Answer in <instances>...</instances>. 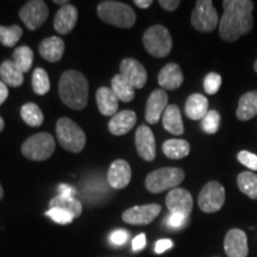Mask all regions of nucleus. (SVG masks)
Returning <instances> with one entry per match:
<instances>
[{"label":"nucleus","mask_w":257,"mask_h":257,"mask_svg":"<svg viewBox=\"0 0 257 257\" xmlns=\"http://www.w3.org/2000/svg\"><path fill=\"white\" fill-rule=\"evenodd\" d=\"M98 16L105 23L128 29L136 23V14L131 6L120 2H101L98 5Z\"/></svg>","instance_id":"7ed1b4c3"},{"label":"nucleus","mask_w":257,"mask_h":257,"mask_svg":"<svg viewBox=\"0 0 257 257\" xmlns=\"http://www.w3.org/2000/svg\"><path fill=\"white\" fill-rule=\"evenodd\" d=\"M135 143H136L137 153L141 159L148 161V162H152L155 160L156 143L152 128H149L147 125H141L136 131Z\"/></svg>","instance_id":"ddd939ff"},{"label":"nucleus","mask_w":257,"mask_h":257,"mask_svg":"<svg viewBox=\"0 0 257 257\" xmlns=\"http://www.w3.org/2000/svg\"><path fill=\"white\" fill-rule=\"evenodd\" d=\"M253 69H255V72L257 73V60H256V62H255V64H253Z\"/></svg>","instance_id":"3c124183"},{"label":"nucleus","mask_w":257,"mask_h":257,"mask_svg":"<svg viewBox=\"0 0 257 257\" xmlns=\"http://www.w3.org/2000/svg\"><path fill=\"white\" fill-rule=\"evenodd\" d=\"M54 3H55V4H62V5H64V6L69 4V3L66 2V0H64V2H59V0H55V2H54Z\"/></svg>","instance_id":"09e8293b"},{"label":"nucleus","mask_w":257,"mask_h":257,"mask_svg":"<svg viewBox=\"0 0 257 257\" xmlns=\"http://www.w3.org/2000/svg\"><path fill=\"white\" fill-rule=\"evenodd\" d=\"M3 197H4V189H3L2 185H0V200H2Z\"/></svg>","instance_id":"8fccbe9b"},{"label":"nucleus","mask_w":257,"mask_h":257,"mask_svg":"<svg viewBox=\"0 0 257 257\" xmlns=\"http://www.w3.org/2000/svg\"><path fill=\"white\" fill-rule=\"evenodd\" d=\"M162 123L166 130L170 134L176 135V136H180V135L184 134L185 128L181 119L180 108L174 104L167 106V108L162 115Z\"/></svg>","instance_id":"b1692460"},{"label":"nucleus","mask_w":257,"mask_h":257,"mask_svg":"<svg viewBox=\"0 0 257 257\" xmlns=\"http://www.w3.org/2000/svg\"><path fill=\"white\" fill-rule=\"evenodd\" d=\"M185 111L189 119H204V117L208 112V100L206 96L200 94V93H194V94L189 95L187 101H186Z\"/></svg>","instance_id":"4be33fe9"},{"label":"nucleus","mask_w":257,"mask_h":257,"mask_svg":"<svg viewBox=\"0 0 257 257\" xmlns=\"http://www.w3.org/2000/svg\"><path fill=\"white\" fill-rule=\"evenodd\" d=\"M46 216L51 218L54 221L59 224H70L74 219L72 214L68 213L67 211L62 210V208H49V211H47Z\"/></svg>","instance_id":"e433bc0d"},{"label":"nucleus","mask_w":257,"mask_h":257,"mask_svg":"<svg viewBox=\"0 0 257 257\" xmlns=\"http://www.w3.org/2000/svg\"><path fill=\"white\" fill-rule=\"evenodd\" d=\"M147 244V238L146 234L144 233H140L138 236H136L133 240V250L134 251H140V250L144 249Z\"/></svg>","instance_id":"a19ab883"},{"label":"nucleus","mask_w":257,"mask_h":257,"mask_svg":"<svg viewBox=\"0 0 257 257\" xmlns=\"http://www.w3.org/2000/svg\"><path fill=\"white\" fill-rule=\"evenodd\" d=\"M225 202V189L217 181H210L204 186L198 198L199 208L205 213H214L223 207Z\"/></svg>","instance_id":"1a4fd4ad"},{"label":"nucleus","mask_w":257,"mask_h":257,"mask_svg":"<svg viewBox=\"0 0 257 257\" xmlns=\"http://www.w3.org/2000/svg\"><path fill=\"white\" fill-rule=\"evenodd\" d=\"M8 96H9L8 86H6L3 81H0V105H2L3 102L8 99Z\"/></svg>","instance_id":"a18cd8bd"},{"label":"nucleus","mask_w":257,"mask_h":257,"mask_svg":"<svg viewBox=\"0 0 257 257\" xmlns=\"http://www.w3.org/2000/svg\"><path fill=\"white\" fill-rule=\"evenodd\" d=\"M162 149L168 159L181 160L191 152V146L184 140H168L163 143Z\"/></svg>","instance_id":"bb28decb"},{"label":"nucleus","mask_w":257,"mask_h":257,"mask_svg":"<svg viewBox=\"0 0 257 257\" xmlns=\"http://www.w3.org/2000/svg\"><path fill=\"white\" fill-rule=\"evenodd\" d=\"M131 181V167L125 160H115L107 173V182L112 188L123 189Z\"/></svg>","instance_id":"f3484780"},{"label":"nucleus","mask_w":257,"mask_h":257,"mask_svg":"<svg viewBox=\"0 0 257 257\" xmlns=\"http://www.w3.org/2000/svg\"><path fill=\"white\" fill-rule=\"evenodd\" d=\"M224 249L227 257H246L249 253L248 237L243 230L231 229L224 239Z\"/></svg>","instance_id":"4468645a"},{"label":"nucleus","mask_w":257,"mask_h":257,"mask_svg":"<svg viewBox=\"0 0 257 257\" xmlns=\"http://www.w3.org/2000/svg\"><path fill=\"white\" fill-rule=\"evenodd\" d=\"M159 4L161 8L165 9L166 11H175L179 8L180 2L179 0H160Z\"/></svg>","instance_id":"37998d69"},{"label":"nucleus","mask_w":257,"mask_h":257,"mask_svg":"<svg viewBox=\"0 0 257 257\" xmlns=\"http://www.w3.org/2000/svg\"><path fill=\"white\" fill-rule=\"evenodd\" d=\"M14 62L22 73H28L34 62V51L27 46L16 48L14 51Z\"/></svg>","instance_id":"2f4dec72"},{"label":"nucleus","mask_w":257,"mask_h":257,"mask_svg":"<svg viewBox=\"0 0 257 257\" xmlns=\"http://www.w3.org/2000/svg\"><path fill=\"white\" fill-rule=\"evenodd\" d=\"M219 35L225 42H234L251 31L253 3L250 0H224Z\"/></svg>","instance_id":"f257e3e1"},{"label":"nucleus","mask_w":257,"mask_h":257,"mask_svg":"<svg viewBox=\"0 0 257 257\" xmlns=\"http://www.w3.org/2000/svg\"><path fill=\"white\" fill-rule=\"evenodd\" d=\"M64 53V42L57 36L48 37L41 43L40 54L49 62H57Z\"/></svg>","instance_id":"5701e85b"},{"label":"nucleus","mask_w":257,"mask_h":257,"mask_svg":"<svg viewBox=\"0 0 257 257\" xmlns=\"http://www.w3.org/2000/svg\"><path fill=\"white\" fill-rule=\"evenodd\" d=\"M55 152V140L48 133L34 135L22 146V153L31 161L48 160Z\"/></svg>","instance_id":"0eeeda50"},{"label":"nucleus","mask_w":257,"mask_h":257,"mask_svg":"<svg viewBox=\"0 0 257 257\" xmlns=\"http://www.w3.org/2000/svg\"><path fill=\"white\" fill-rule=\"evenodd\" d=\"M237 159L242 165L248 167L249 169L257 170V155H255V154L243 150L237 155Z\"/></svg>","instance_id":"58836bf2"},{"label":"nucleus","mask_w":257,"mask_h":257,"mask_svg":"<svg viewBox=\"0 0 257 257\" xmlns=\"http://www.w3.org/2000/svg\"><path fill=\"white\" fill-rule=\"evenodd\" d=\"M143 44L150 55L162 59L172 50L173 41L168 29L163 25H154L144 32Z\"/></svg>","instance_id":"423d86ee"},{"label":"nucleus","mask_w":257,"mask_h":257,"mask_svg":"<svg viewBox=\"0 0 257 257\" xmlns=\"http://www.w3.org/2000/svg\"><path fill=\"white\" fill-rule=\"evenodd\" d=\"M161 212L159 204L142 205L128 208L123 213V220L131 225H147L150 224Z\"/></svg>","instance_id":"f8f14e48"},{"label":"nucleus","mask_w":257,"mask_h":257,"mask_svg":"<svg viewBox=\"0 0 257 257\" xmlns=\"http://www.w3.org/2000/svg\"><path fill=\"white\" fill-rule=\"evenodd\" d=\"M59 195H62L64 198H74V195H75V189H74L72 186L62 184L59 186Z\"/></svg>","instance_id":"c03bdc74"},{"label":"nucleus","mask_w":257,"mask_h":257,"mask_svg":"<svg viewBox=\"0 0 257 257\" xmlns=\"http://www.w3.org/2000/svg\"><path fill=\"white\" fill-rule=\"evenodd\" d=\"M221 85V76L217 73H210L204 79V88L207 94H216Z\"/></svg>","instance_id":"c9c22d12"},{"label":"nucleus","mask_w":257,"mask_h":257,"mask_svg":"<svg viewBox=\"0 0 257 257\" xmlns=\"http://www.w3.org/2000/svg\"><path fill=\"white\" fill-rule=\"evenodd\" d=\"M78 9L74 5L62 6L54 19V28L61 35H67L75 28L78 22Z\"/></svg>","instance_id":"a211bd4d"},{"label":"nucleus","mask_w":257,"mask_h":257,"mask_svg":"<svg viewBox=\"0 0 257 257\" xmlns=\"http://www.w3.org/2000/svg\"><path fill=\"white\" fill-rule=\"evenodd\" d=\"M220 125V114L216 110H211L207 112L204 119L201 121L202 130L206 134H216Z\"/></svg>","instance_id":"f704fd0d"},{"label":"nucleus","mask_w":257,"mask_h":257,"mask_svg":"<svg viewBox=\"0 0 257 257\" xmlns=\"http://www.w3.org/2000/svg\"><path fill=\"white\" fill-rule=\"evenodd\" d=\"M168 104V94L163 89H155L148 98L146 106V120L149 124H157L161 115L167 108Z\"/></svg>","instance_id":"dca6fc26"},{"label":"nucleus","mask_w":257,"mask_h":257,"mask_svg":"<svg viewBox=\"0 0 257 257\" xmlns=\"http://www.w3.org/2000/svg\"><path fill=\"white\" fill-rule=\"evenodd\" d=\"M112 85V91L114 92V94L117 95V98L119 100L124 102H128L134 100L135 98V88L126 79L124 78L121 74H117L113 76L111 81Z\"/></svg>","instance_id":"cd10ccee"},{"label":"nucleus","mask_w":257,"mask_h":257,"mask_svg":"<svg viewBox=\"0 0 257 257\" xmlns=\"http://www.w3.org/2000/svg\"><path fill=\"white\" fill-rule=\"evenodd\" d=\"M188 221V217L184 216V214H179V213H170L168 217L166 218V224L168 225V227L170 229H181L184 227Z\"/></svg>","instance_id":"4c0bfd02"},{"label":"nucleus","mask_w":257,"mask_h":257,"mask_svg":"<svg viewBox=\"0 0 257 257\" xmlns=\"http://www.w3.org/2000/svg\"><path fill=\"white\" fill-rule=\"evenodd\" d=\"M166 205L170 213H179L189 217L193 210L192 194L184 188L176 187L168 193Z\"/></svg>","instance_id":"9b49d317"},{"label":"nucleus","mask_w":257,"mask_h":257,"mask_svg":"<svg viewBox=\"0 0 257 257\" xmlns=\"http://www.w3.org/2000/svg\"><path fill=\"white\" fill-rule=\"evenodd\" d=\"M0 78L6 86L19 87L24 81V74L18 69L14 61H5L0 66Z\"/></svg>","instance_id":"a878e982"},{"label":"nucleus","mask_w":257,"mask_h":257,"mask_svg":"<svg viewBox=\"0 0 257 257\" xmlns=\"http://www.w3.org/2000/svg\"><path fill=\"white\" fill-rule=\"evenodd\" d=\"M21 115L24 123H27L29 126H40L44 120V115L42 113L41 108L34 102H28L22 106Z\"/></svg>","instance_id":"c756f323"},{"label":"nucleus","mask_w":257,"mask_h":257,"mask_svg":"<svg viewBox=\"0 0 257 257\" xmlns=\"http://www.w3.org/2000/svg\"><path fill=\"white\" fill-rule=\"evenodd\" d=\"M50 208H62L72 214L74 218L79 217L82 212V205L75 198H64L62 195H57L49 202Z\"/></svg>","instance_id":"c85d7f7f"},{"label":"nucleus","mask_w":257,"mask_h":257,"mask_svg":"<svg viewBox=\"0 0 257 257\" xmlns=\"http://www.w3.org/2000/svg\"><path fill=\"white\" fill-rule=\"evenodd\" d=\"M185 172L180 168H161L150 173L146 179V187L150 193L157 194L167 189H174L184 181Z\"/></svg>","instance_id":"39448f33"},{"label":"nucleus","mask_w":257,"mask_h":257,"mask_svg":"<svg viewBox=\"0 0 257 257\" xmlns=\"http://www.w3.org/2000/svg\"><path fill=\"white\" fill-rule=\"evenodd\" d=\"M135 5H137L140 9H148L149 6H152L153 2L152 0H135Z\"/></svg>","instance_id":"49530a36"},{"label":"nucleus","mask_w":257,"mask_h":257,"mask_svg":"<svg viewBox=\"0 0 257 257\" xmlns=\"http://www.w3.org/2000/svg\"><path fill=\"white\" fill-rule=\"evenodd\" d=\"M23 35V29L18 25L0 27V43L5 47H15Z\"/></svg>","instance_id":"72a5a7b5"},{"label":"nucleus","mask_w":257,"mask_h":257,"mask_svg":"<svg viewBox=\"0 0 257 257\" xmlns=\"http://www.w3.org/2000/svg\"><path fill=\"white\" fill-rule=\"evenodd\" d=\"M157 81L163 89L174 91L184 82V74H182L179 64L168 63L161 69L159 76H157Z\"/></svg>","instance_id":"6ab92c4d"},{"label":"nucleus","mask_w":257,"mask_h":257,"mask_svg":"<svg viewBox=\"0 0 257 257\" xmlns=\"http://www.w3.org/2000/svg\"><path fill=\"white\" fill-rule=\"evenodd\" d=\"M193 28L200 32H211L218 25V14L211 0H199L191 16Z\"/></svg>","instance_id":"6e6552de"},{"label":"nucleus","mask_w":257,"mask_h":257,"mask_svg":"<svg viewBox=\"0 0 257 257\" xmlns=\"http://www.w3.org/2000/svg\"><path fill=\"white\" fill-rule=\"evenodd\" d=\"M137 121V115L134 111L124 110L115 113L108 123V130L114 136H123L131 131Z\"/></svg>","instance_id":"aec40b11"},{"label":"nucleus","mask_w":257,"mask_h":257,"mask_svg":"<svg viewBox=\"0 0 257 257\" xmlns=\"http://www.w3.org/2000/svg\"><path fill=\"white\" fill-rule=\"evenodd\" d=\"M5 126V123H4V119L2 118V115H0V133L3 131V128Z\"/></svg>","instance_id":"de8ad7c7"},{"label":"nucleus","mask_w":257,"mask_h":257,"mask_svg":"<svg viewBox=\"0 0 257 257\" xmlns=\"http://www.w3.org/2000/svg\"><path fill=\"white\" fill-rule=\"evenodd\" d=\"M48 16H49V10L46 3L42 0L28 2L19 12V17L29 30H36L42 27L48 19Z\"/></svg>","instance_id":"9d476101"},{"label":"nucleus","mask_w":257,"mask_h":257,"mask_svg":"<svg viewBox=\"0 0 257 257\" xmlns=\"http://www.w3.org/2000/svg\"><path fill=\"white\" fill-rule=\"evenodd\" d=\"M56 135L61 146L68 152L80 153L86 146L85 133L69 118H60L57 120Z\"/></svg>","instance_id":"20e7f679"},{"label":"nucleus","mask_w":257,"mask_h":257,"mask_svg":"<svg viewBox=\"0 0 257 257\" xmlns=\"http://www.w3.org/2000/svg\"><path fill=\"white\" fill-rule=\"evenodd\" d=\"M128 238V233L125 230H115L111 233L110 240L114 245H123L126 243Z\"/></svg>","instance_id":"ea45409f"},{"label":"nucleus","mask_w":257,"mask_h":257,"mask_svg":"<svg viewBox=\"0 0 257 257\" xmlns=\"http://www.w3.org/2000/svg\"><path fill=\"white\" fill-rule=\"evenodd\" d=\"M32 88L38 95H44L50 91V80L48 73L42 68H36L32 73Z\"/></svg>","instance_id":"473e14b6"},{"label":"nucleus","mask_w":257,"mask_h":257,"mask_svg":"<svg viewBox=\"0 0 257 257\" xmlns=\"http://www.w3.org/2000/svg\"><path fill=\"white\" fill-rule=\"evenodd\" d=\"M257 114V91L245 93L240 96L236 115L239 120L246 121Z\"/></svg>","instance_id":"393cba45"},{"label":"nucleus","mask_w":257,"mask_h":257,"mask_svg":"<svg viewBox=\"0 0 257 257\" xmlns=\"http://www.w3.org/2000/svg\"><path fill=\"white\" fill-rule=\"evenodd\" d=\"M96 104H98L99 112L104 115H114L117 113L119 99L112 91V88L100 87L96 91Z\"/></svg>","instance_id":"412c9836"},{"label":"nucleus","mask_w":257,"mask_h":257,"mask_svg":"<svg viewBox=\"0 0 257 257\" xmlns=\"http://www.w3.org/2000/svg\"><path fill=\"white\" fill-rule=\"evenodd\" d=\"M120 74L127 80L135 89L143 88L148 80L147 70L142 63L135 59H124L120 62Z\"/></svg>","instance_id":"2eb2a0df"},{"label":"nucleus","mask_w":257,"mask_h":257,"mask_svg":"<svg viewBox=\"0 0 257 257\" xmlns=\"http://www.w3.org/2000/svg\"><path fill=\"white\" fill-rule=\"evenodd\" d=\"M239 191L251 199H257V175L251 172L240 173L237 178Z\"/></svg>","instance_id":"7c9ffc66"},{"label":"nucleus","mask_w":257,"mask_h":257,"mask_svg":"<svg viewBox=\"0 0 257 257\" xmlns=\"http://www.w3.org/2000/svg\"><path fill=\"white\" fill-rule=\"evenodd\" d=\"M173 246V242L170 239H160L155 244V252L163 253L166 250L170 249Z\"/></svg>","instance_id":"79ce46f5"},{"label":"nucleus","mask_w":257,"mask_h":257,"mask_svg":"<svg viewBox=\"0 0 257 257\" xmlns=\"http://www.w3.org/2000/svg\"><path fill=\"white\" fill-rule=\"evenodd\" d=\"M88 81L78 70H66L60 78L59 94L64 105L73 110H82L88 102Z\"/></svg>","instance_id":"f03ea898"}]
</instances>
